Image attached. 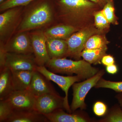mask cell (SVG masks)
<instances>
[{"instance_id":"cell-23","label":"cell","mask_w":122,"mask_h":122,"mask_svg":"<svg viewBox=\"0 0 122 122\" xmlns=\"http://www.w3.org/2000/svg\"><path fill=\"white\" fill-rule=\"evenodd\" d=\"M102 12L110 24L118 25L117 18L115 12L114 0H107V2L103 7Z\"/></svg>"},{"instance_id":"cell-16","label":"cell","mask_w":122,"mask_h":122,"mask_svg":"<svg viewBox=\"0 0 122 122\" xmlns=\"http://www.w3.org/2000/svg\"><path fill=\"white\" fill-rule=\"evenodd\" d=\"M6 122H49L44 115L34 110L14 111Z\"/></svg>"},{"instance_id":"cell-9","label":"cell","mask_w":122,"mask_h":122,"mask_svg":"<svg viewBox=\"0 0 122 122\" xmlns=\"http://www.w3.org/2000/svg\"><path fill=\"white\" fill-rule=\"evenodd\" d=\"M36 96L29 90L14 91L6 100L14 111L34 110Z\"/></svg>"},{"instance_id":"cell-15","label":"cell","mask_w":122,"mask_h":122,"mask_svg":"<svg viewBox=\"0 0 122 122\" xmlns=\"http://www.w3.org/2000/svg\"><path fill=\"white\" fill-rule=\"evenodd\" d=\"M46 45L50 59L66 58L68 51L66 40L46 37Z\"/></svg>"},{"instance_id":"cell-3","label":"cell","mask_w":122,"mask_h":122,"mask_svg":"<svg viewBox=\"0 0 122 122\" xmlns=\"http://www.w3.org/2000/svg\"><path fill=\"white\" fill-rule=\"evenodd\" d=\"M52 17V12L49 4H39L25 15L19 25L18 31L25 32L37 28L50 22Z\"/></svg>"},{"instance_id":"cell-24","label":"cell","mask_w":122,"mask_h":122,"mask_svg":"<svg viewBox=\"0 0 122 122\" xmlns=\"http://www.w3.org/2000/svg\"><path fill=\"white\" fill-rule=\"evenodd\" d=\"M96 89L107 88L111 89L117 93L122 92V81H114L101 78L95 86Z\"/></svg>"},{"instance_id":"cell-29","label":"cell","mask_w":122,"mask_h":122,"mask_svg":"<svg viewBox=\"0 0 122 122\" xmlns=\"http://www.w3.org/2000/svg\"><path fill=\"white\" fill-rule=\"evenodd\" d=\"M7 53L5 48L4 44L1 43L0 47V70L5 67Z\"/></svg>"},{"instance_id":"cell-11","label":"cell","mask_w":122,"mask_h":122,"mask_svg":"<svg viewBox=\"0 0 122 122\" xmlns=\"http://www.w3.org/2000/svg\"><path fill=\"white\" fill-rule=\"evenodd\" d=\"M65 109H60L52 113L45 115L50 122H90L92 119L83 110L66 113Z\"/></svg>"},{"instance_id":"cell-13","label":"cell","mask_w":122,"mask_h":122,"mask_svg":"<svg viewBox=\"0 0 122 122\" xmlns=\"http://www.w3.org/2000/svg\"><path fill=\"white\" fill-rule=\"evenodd\" d=\"M29 90L36 97L49 93H57L50 81L37 71H34Z\"/></svg>"},{"instance_id":"cell-7","label":"cell","mask_w":122,"mask_h":122,"mask_svg":"<svg viewBox=\"0 0 122 122\" xmlns=\"http://www.w3.org/2000/svg\"><path fill=\"white\" fill-rule=\"evenodd\" d=\"M60 109L65 110L64 97L58 93H49L36 97L34 110L38 113L45 115Z\"/></svg>"},{"instance_id":"cell-28","label":"cell","mask_w":122,"mask_h":122,"mask_svg":"<svg viewBox=\"0 0 122 122\" xmlns=\"http://www.w3.org/2000/svg\"><path fill=\"white\" fill-rule=\"evenodd\" d=\"M107 107V105L101 101H97L93 106V111L95 114L99 117H102L106 113Z\"/></svg>"},{"instance_id":"cell-10","label":"cell","mask_w":122,"mask_h":122,"mask_svg":"<svg viewBox=\"0 0 122 122\" xmlns=\"http://www.w3.org/2000/svg\"><path fill=\"white\" fill-rule=\"evenodd\" d=\"M33 54L37 66H45L50 58L46 45V37L42 31L33 33L30 36Z\"/></svg>"},{"instance_id":"cell-31","label":"cell","mask_w":122,"mask_h":122,"mask_svg":"<svg viewBox=\"0 0 122 122\" xmlns=\"http://www.w3.org/2000/svg\"><path fill=\"white\" fill-rule=\"evenodd\" d=\"M106 71L110 74H115L118 72V67L114 63L113 65L107 66L106 68Z\"/></svg>"},{"instance_id":"cell-4","label":"cell","mask_w":122,"mask_h":122,"mask_svg":"<svg viewBox=\"0 0 122 122\" xmlns=\"http://www.w3.org/2000/svg\"><path fill=\"white\" fill-rule=\"evenodd\" d=\"M105 70H99L95 75L81 82H76L72 86L73 98L70 106L72 112L80 109L85 110L86 105L85 102L86 96L91 90L95 87L99 81L105 73Z\"/></svg>"},{"instance_id":"cell-14","label":"cell","mask_w":122,"mask_h":122,"mask_svg":"<svg viewBox=\"0 0 122 122\" xmlns=\"http://www.w3.org/2000/svg\"><path fill=\"white\" fill-rule=\"evenodd\" d=\"M0 15V36L4 40L12 31L17 21L20 13L17 7L9 9Z\"/></svg>"},{"instance_id":"cell-22","label":"cell","mask_w":122,"mask_h":122,"mask_svg":"<svg viewBox=\"0 0 122 122\" xmlns=\"http://www.w3.org/2000/svg\"><path fill=\"white\" fill-rule=\"evenodd\" d=\"M109 43L105 36L99 34L91 36L87 40L85 49H103L107 48Z\"/></svg>"},{"instance_id":"cell-32","label":"cell","mask_w":122,"mask_h":122,"mask_svg":"<svg viewBox=\"0 0 122 122\" xmlns=\"http://www.w3.org/2000/svg\"><path fill=\"white\" fill-rule=\"evenodd\" d=\"M89 0L94 2L96 4L98 5L99 6L104 7V5L107 2V0Z\"/></svg>"},{"instance_id":"cell-35","label":"cell","mask_w":122,"mask_h":122,"mask_svg":"<svg viewBox=\"0 0 122 122\" xmlns=\"http://www.w3.org/2000/svg\"></svg>"},{"instance_id":"cell-20","label":"cell","mask_w":122,"mask_h":122,"mask_svg":"<svg viewBox=\"0 0 122 122\" xmlns=\"http://www.w3.org/2000/svg\"><path fill=\"white\" fill-rule=\"evenodd\" d=\"M107 48L88 49H84L81 53V57L91 64H100L102 58L106 54Z\"/></svg>"},{"instance_id":"cell-6","label":"cell","mask_w":122,"mask_h":122,"mask_svg":"<svg viewBox=\"0 0 122 122\" xmlns=\"http://www.w3.org/2000/svg\"><path fill=\"white\" fill-rule=\"evenodd\" d=\"M36 70L41 73L50 81H52L56 83L65 92V96L64 97L65 110L69 113L72 112L68 102L69 90L70 87L72 86L74 83L83 81L82 78L77 75L63 76L56 74L55 73L51 72L45 66H37Z\"/></svg>"},{"instance_id":"cell-1","label":"cell","mask_w":122,"mask_h":122,"mask_svg":"<svg viewBox=\"0 0 122 122\" xmlns=\"http://www.w3.org/2000/svg\"><path fill=\"white\" fill-rule=\"evenodd\" d=\"M45 66L55 73L70 76L75 74L81 77L83 80L94 76L99 71L84 59L73 61L66 58L50 59Z\"/></svg>"},{"instance_id":"cell-33","label":"cell","mask_w":122,"mask_h":122,"mask_svg":"<svg viewBox=\"0 0 122 122\" xmlns=\"http://www.w3.org/2000/svg\"><path fill=\"white\" fill-rule=\"evenodd\" d=\"M115 97L122 109V92L118 93V94L116 95Z\"/></svg>"},{"instance_id":"cell-2","label":"cell","mask_w":122,"mask_h":122,"mask_svg":"<svg viewBox=\"0 0 122 122\" xmlns=\"http://www.w3.org/2000/svg\"><path fill=\"white\" fill-rule=\"evenodd\" d=\"M59 4L61 16L72 23L85 18L99 6L89 0H60Z\"/></svg>"},{"instance_id":"cell-30","label":"cell","mask_w":122,"mask_h":122,"mask_svg":"<svg viewBox=\"0 0 122 122\" xmlns=\"http://www.w3.org/2000/svg\"><path fill=\"white\" fill-rule=\"evenodd\" d=\"M101 62L103 65L107 66L114 64L115 61L113 56L110 55L106 54L102 57Z\"/></svg>"},{"instance_id":"cell-8","label":"cell","mask_w":122,"mask_h":122,"mask_svg":"<svg viewBox=\"0 0 122 122\" xmlns=\"http://www.w3.org/2000/svg\"><path fill=\"white\" fill-rule=\"evenodd\" d=\"M32 54L7 52L5 67L8 68L12 72L18 71H36L37 65L35 57Z\"/></svg>"},{"instance_id":"cell-21","label":"cell","mask_w":122,"mask_h":122,"mask_svg":"<svg viewBox=\"0 0 122 122\" xmlns=\"http://www.w3.org/2000/svg\"><path fill=\"white\" fill-rule=\"evenodd\" d=\"M98 122H122V109L116 104L107 110L102 118L96 121Z\"/></svg>"},{"instance_id":"cell-34","label":"cell","mask_w":122,"mask_h":122,"mask_svg":"<svg viewBox=\"0 0 122 122\" xmlns=\"http://www.w3.org/2000/svg\"><path fill=\"white\" fill-rule=\"evenodd\" d=\"M5 0H0V4H2V3L4 2Z\"/></svg>"},{"instance_id":"cell-27","label":"cell","mask_w":122,"mask_h":122,"mask_svg":"<svg viewBox=\"0 0 122 122\" xmlns=\"http://www.w3.org/2000/svg\"><path fill=\"white\" fill-rule=\"evenodd\" d=\"M34 0H6L0 5V11L28 5Z\"/></svg>"},{"instance_id":"cell-5","label":"cell","mask_w":122,"mask_h":122,"mask_svg":"<svg viewBox=\"0 0 122 122\" xmlns=\"http://www.w3.org/2000/svg\"><path fill=\"white\" fill-rule=\"evenodd\" d=\"M100 30L92 26L83 28L76 31L66 40L68 51L66 56L76 60H80L81 54L85 49V45L91 36L100 33Z\"/></svg>"},{"instance_id":"cell-26","label":"cell","mask_w":122,"mask_h":122,"mask_svg":"<svg viewBox=\"0 0 122 122\" xmlns=\"http://www.w3.org/2000/svg\"><path fill=\"white\" fill-rule=\"evenodd\" d=\"M93 15L95 25L96 28L100 30H102L109 28L110 23L105 17L102 10L95 12Z\"/></svg>"},{"instance_id":"cell-18","label":"cell","mask_w":122,"mask_h":122,"mask_svg":"<svg viewBox=\"0 0 122 122\" xmlns=\"http://www.w3.org/2000/svg\"><path fill=\"white\" fill-rule=\"evenodd\" d=\"M13 91L12 72L5 67L0 70V100L7 99Z\"/></svg>"},{"instance_id":"cell-19","label":"cell","mask_w":122,"mask_h":122,"mask_svg":"<svg viewBox=\"0 0 122 122\" xmlns=\"http://www.w3.org/2000/svg\"><path fill=\"white\" fill-rule=\"evenodd\" d=\"M77 31V29L69 25H61L53 26L44 32L46 37L66 40L73 34Z\"/></svg>"},{"instance_id":"cell-12","label":"cell","mask_w":122,"mask_h":122,"mask_svg":"<svg viewBox=\"0 0 122 122\" xmlns=\"http://www.w3.org/2000/svg\"><path fill=\"white\" fill-rule=\"evenodd\" d=\"M25 32H20L5 45L7 52L25 54H33L31 39Z\"/></svg>"},{"instance_id":"cell-25","label":"cell","mask_w":122,"mask_h":122,"mask_svg":"<svg viewBox=\"0 0 122 122\" xmlns=\"http://www.w3.org/2000/svg\"><path fill=\"white\" fill-rule=\"evenodd\" d=\"M14 112L6 100H0V122H6Z\"/></svg>"},{"instance_id":"cell-17","label":"cell","mask_w":122,"mask_h":122,"mask_svg":"<svg viewBox=\"0 0 122 122\" xmlns=\"http://www.w3.org/2000/svg\"><path fill=\"white\" fill-rule=\"evenodd\" d=\"M34 71H11L14 91H17L29 90Z\"/></svg>"}]
</instances>
